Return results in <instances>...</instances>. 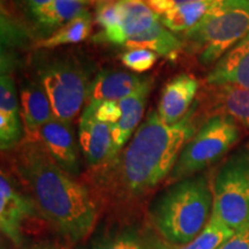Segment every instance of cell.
I'll list each match as a JSON object with an SVG mask.
<instances>
[{"label": "cell", "mask_w": 249, "mask_h": 249, "mask_svg": "<svg viewBox=\"0 0 249 249\" xmlns=\"http://www.w3.org/2000/svg\"><path fill=\"white\" fill-rule=\"evenodd\" d=\"M96 22L103 28V30H110L120 26V1L97 6V7H96Z\"/></svg>", "instance_id": "obj_27"}, {"label": "cell", "mask_w": 249, "mask_h": 249, "mask_svg": "<svg viewBox=\"0 0 249 249\" xmlns=\"http://www.w3.org/2000/svg\"><path fill=\"white\" fill-rule=\"evenodd\" d=\"M144 81L130 71L120 70H103L90 85L89 102H119L136 91Z\"/></svg>", "instance_id": "obj_18"}, {"label": "cell", "mask_w": 249, "mask_h": 249, "mask_svg": "<svg viewBox=\"0 0 249 249\" xmlns=\"http://www.w3.org/2000/svg\"><path fill=\"white\" fill-rule=\"evenodd\" d=\"M152 227L128 220H116L92 236L89 249H150Z\"/></svg>", "instance_id": "obj_15"}, {"label": "cell", "mask_w": 249, "mask_h": 249, "mask_svg": "<svg viewBox=\"0 0 249 249\" xmlns=\"http://www.w3.org/2000/svg\"><path fill=\"white\" fill-rule=\"evenodd\" d=\"M176 5L182 4H192V2H201V1H209V0H173ZM213 1H222V0H213Z\"/></svg>", "instance_id": "obj_32"}, {"label": "cell", "mask_w": 249, "mask_h": 249, "mask_svg": "<svg viewBox=\"0 0 249 249\" xmlns=\"http://www.w3.org/2000/svg\"><path fill=\"white\" fill-rule=\"evenodd\" d=\"M232 229L220 222L211 213V218L204 230L192 242L187 245H172L166 242L154 231L150 249H217L224 241L233 235Z\"/></svg>", "instance_id": "obj_21"}, {"label": "cell", "mask_w": 249, "mask_h": 249, "mask_svg": "<svg viewBox=\"0 0 249 249\" xmlns=\"http://www.w3.org/2000/svg\"><path fill=\"white\" fill-rule=\"evenodd\" d=\"M31 141L38 142L50 157L71 177H77L81 163L71 123L53 117L38 129Z\"/></svg>", "instance_id": "obj_8"}, {"label": "cell", "mask_w": 249, "mask_h": 249, "mask_svg": "<svg viewBox=\"0 0 249 249\" xmlns=\"http://www.w3.org/2000/svg\"><path fill=\"white\" fill-rule=\"evenodd\" d=\"M81 1H82L83 4H87V2H89V0H81Z\"/></svg>", "instance_id": "obj_33"}, {"label": "cell", "mask_w": 249, "mask_h": 249, "mask_svg": "<svg viewBox=\"0 0 249 249\" xmlns=\"http://www.w3.org/2000/svg\"><path fill=\"white\" fill-rule=\"evenodd\" d=\"M213 207V188L207 177L196 174L167 185L156 195L148 208V220L163 240L187 245L209 223Z\"/></svg>", "instance_id": "obj_3"}, {"label": "cell", "mask_w": 249, "mask_h": 249, "mask_svg": "<svg viewBox=\"0 0 249 249\" xmlns=\"http://www.w3.org/2000/svg\"><path fill=\"white\" fill-rule=\"evenodd\" d=\"M213 214L233 231L249 225V150L242 149L218 171L213 186Z\"/></svg>", "instance_id": "obj_7"}, {"label": "cell", "mask_w": 249, "mask_h": 249, "mask_svg": "<svg viewBox=\"0 0 249 249\" xmlns=\"http://www.w3.org/2000/svg\"><path fill=\"white\" fill-rule=\"evenodd\" d=\"M24 128L15 82L11 73L0 76V147L2 151L15 149L23 141Z\"/></svg>", "instance_id": "obj_14"}, {"label": "cell", "mask_w": 249, "mask_h": 249, "mask_svg": "<svg viewBox=\"0 0 249 249\" xmlns=\"http://www.w3.org/2000/svg\"><path fill=\"white\" fill-rule=\"evenodd\" d=\"M37 80L44 88L57 119L71 123L89 97L88 74L70 57L36 59Z\"/></svg>", "instance_id": "obj_5"}, {"label": "cell", "mask_w": 249, "mask_h": 249, "mask_svg": "<svg viewBox=\"0 0 249 249\" xmlns=\"http://www.w3.org/2000/svg\"><path fill=\"white\" fill-rule=\"evenodd\" d=\"M198 107L195 102L187 116L174 124H165L157 110L149 112L126 148L96 170L102 195L124 204L147 195L169 178L182 149L197 132Z\"/></svg>", "instance_id": "obj_1"}, {"label": "cell", "mask_w": 249, "mask_h": 249, "mask_svg": "<svg viewBox=\"0 0 249 249\" xmlns=\"http://www.w3.org/2000/svg\"><path fill=\"white\" fill-rule=\"evenodd\" d=\"M118 1H121V0H89V4H91L97 7V6H101V5L110 4V2H118Z\"/></svg>", "instance_id": "obj_31"}, {"label": "cell", "mask_w": 249, "mask_h": 249, "mask_svg": "<svg viewBox=\"0 0 249 249\" xmlns=\"http://www.w3.org/2000/svg\"><path fill=\"white\" fill-rule=\"evenodd\" d=\"M87 107H90L96 119L101 123L111 124V126L117 124L123 114L119 103L113 101L89 102Z\"/></svg>", "instance_id": "obj_26"}, {"label": "cell", "mask_w": 249, "mask_h": 249, "mask_svg": "<svg viewBox=\"0 0 249 249\" xmlns=\"http://www.w3.org/2000/svg\"><path fill=\"white\" fill-rule=\"evenodd\" d=\"M200 83L192 74H180L171 79L161 90L157 113L166 124H174L187 116Z\"/></svg>", "instance_id": "obj_12"}, {"label": "cell", "mask_w": 249, "mask_h": 249, "mask_svg": "<svg viewBox=\"0 0 249 249\" xmlns=\"http://www.w3.org/2000/svg\"><path fill=\"white\" fill-rule=\"evenodd\" d=\"M151 87V77H144V81L136 91H134L128 97L118 102L123 114H121L119 121L111 126L112 151L110 161L113 160L119 155V152L123 150L124 145L128 143V140L132 136L134 130L139 128L138 126H140V123L143 118V112H144L145 105H147Z\"/></svg>", "instance_id": "obj_13"}, {"label": "cell", "mask_w": 249, "mask_h": 249, "mask_svg": "<svg viewBox=\"0 0 249 249\" xmlns=\"http://www.w3.org/2000/svg\"><path fill=\"white\" fill-rule=\"evenodd\" d=\"M145 1L158 17L167 13L176 6L173 0H145Z\"/></svg>", "instance_id": "obj_30"}, {"label": "cell", "mask_w": 249, "mask_h": 249, "mask_svg": "<svg viewBox=\"0 0 249 249\" xmlns=\"http://www.w3.org/2000/svg\"><path fill=\"white\" fill-rule=\"evenodd\" d=\"M83 6L85 4L81 0H51L33 12L30 18L40 35H52L64 24L79 17L85 11Z\"/></svg>", "instance_id": "obj_19"}, {"label": "cell", "mask_w": 249, "mask_h": 249, "mask_svg": "<svg viewBox=\"0 0 249 249\" xmlns=\"http://www.w3.org/2000/svg\"><path fill=\"white\" fill-rule=\"evenodd\" d=\"M92 20L91 15L87 9L79 17L67 22L55 30L52 35L39 40L37 46L39 49H54L61 45L75 44L87 39L91 33Z\"/></svg>", "instance_id": "obj_24"}, {"label": "cell", "mask_w": 249, "mask_h": 249, "mask_svg": "<svg viewBox=\"0 0 249 249\" xmlns=\"http://www.w3.org/2000/svg\"><path fill=\"white\" fill-rule=\"evenodd\" d=\"M13 4L17 7L21 8L22 11L27 12L28 14H31L33 12H35L36 9H38L46 4H49L51 0H12Z\"/></svg>", "instance_id": "obj_29"}, {"label": "cell", "mask_w": 249, "mask_h": 249, "mask_svg": "<svg viewBox=\"0 0 249 249\" xmlns=\"http://www.w3.org/2000/svg\"><path fill=\"white\" fill-rule=\"evenodd\" d=\"M121 29L126 40L139 35L158 22L160 17L144 0H121Z\"/></svg>", "instance_id": "obj_22"}, {"label": "cell", "mask_w": 249, "mask_h": 249, "mask_svg": "<svg viewBox=\"0 0 249 249\" xmlns=\"http://www.w3.org/2000/svg\"><path fill=\"white\" fill-rule=\"evenodd\" d=\"M12 166L37 213L71 244L83 241L97 222V204L89 188L65 172L38 142L23 139Z\"/></svg>", "instance_id": "obj_2"}, {"label": "cell", "mask_w": 249, "mask_h": 249, "mask_svg": "<svg viewBox=\"0 0 249 249\" xmlns=\"http://www.w3.org/2000/svg\"><path fill=\"white\" fill-rule=\"evenodd\" d=\"M124 46L127 49L150 50L158 55H163L172 60L178 57L179 52L183 48L182 40L165 28L160 21L150 29L130 37Z\"/></svg>", "instance_id": "obj_20"}, {"label": "cell", "mask_w": 249, "mask_h": 249, "mask_svg": "<svg viewBox=\"0 0 249 249\" xmlns=\"http://www.w3.org/2000/svg\"><path fill=\"white\" fill-rule=\"evenodd\" d=\"M249 33V0H222L182 35L185 51L202 66L213 65Z\"/></svg>", "instance_id": "obj_4"}, {"label": "cell", "mask_w": 249, "mask_h": 249, "mask_svg": "<svg viewBox=\"0 0 249 249\" xmlns=\"http://www.w3.org/2000/svg\"><path fill=\"white\" fill-rule=\"evenodd\" d=\"M205 81L208 85H234L249 89V33L214 65Z\"/></svg>", "instance_id": "obj_17"}, {"label": "cell", "mask_w": 249, "mask_h": 249, "mask_svg": "<svg viewBox=\"0 0 249 249\" xmlns=\"http://www.w3.org/2000/svg\"><path fill=\"white\" fill-rule=\"evenodd\" d=\"M20 107L22 118L24 139L31 140L54 117L51 103L38 80L24 79L20 85Z\"/></svg>", "instance_id": "obj_16"}, {"label": "cell", "mask_w": 249, "mask_h": 249, "mask_svg": "<svg viewBox=\"0 0 249 249\" xmlns=\"http://www.w3.org/2000/svg\"><path fill=\"white\" fill-rule=\"evenodd\" d=\"M37 210L29 195L17 188L8 173L0 174V227L1 232L15 245L22 242V226Z\"/></svg>", "instance_id": "obj_9"}, {"label": "cell", "mask_w": 249, "mask_h": 249, "mask_svg": "<svg viewBox=\"0 0 249 249\" xmlns=\"http://www.w3.org/2000/svg\"><path fill=\"white\" fill-rule=\"evenodd\" d=\"M219 1H201L176 5L171 11L160 17V23L172 33H186L195 27L214 5Z\"/></svg>", "instance_id": "obj_23"}, {"label": "cell", "mask_w": 249, "mask_h": 249, "mask_svg": "<svg viewBox=\"0 0 249 249\" xmlns=\"http://www.w3.org/2000/svg\"><path fill=\"white\" fill-rule=\"evenodd\" d=\"M217 249H249V225L236 230Z\"/></svg>", "instance_id": "obj_28"}, {"label": "cell", "mask_w": 249, "mask_h": 249, "mask_svg": "<svg viewBox=\"0 0 249 249\" xmlns=\"http://www.w3.org/2000/svg\"><path fill=\"white\" fill-rule=\"evenodd\" d=\"M79 142L86 163L93 170L105 166L111 158V124L101 123L93 116L89 107L80 119Z\"/></svg>", "instance_id": "obj_11"}, {"label": "cell", "mask_w": 249, "mask_h": 249, "mask_svg": "<svg viewBox=\"0 0 249 249\" xmlns=\"http://www.w3.org/2000/svg\"><path fill=\"white\" fill-rule=\"evenodd\" d=\"M240 139V128L225 116L208 118L187 142L167 178V185L196 176L219 160Z\"/></svg>", "instance_id": "obj_6"}, {"label": "cell", "mask_w": 249, "mask_h": 249, "mask_svg": "<svg viewBox=\"0 0 249 249\" xmlns=\"http://www.w3.org/2000/svg\"><path fill=\"white\" fill-rule=\"evenodd\" d=\"M157 53L144 49H128V51L120 55V60L124 67L135 73H143L151 70L157 61Z\"/></svg>", "instance_id": "obj_25"}, {"label": "cell", "mask_w": 249, "mask_h": 249, "mask_svg": "<svg viewBox=\"0 0 249 249\" xmlns=\"http://www.w3.org/2000/svg\"><path fill=\"white\" fill-rule=\"evenodd\" d=\"M203 101L208 118L225 116L249 127V89L234 85H208Z\"/></svg>", "instance_id": "obj_10"}]
</instances>
